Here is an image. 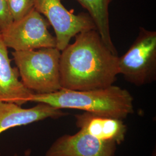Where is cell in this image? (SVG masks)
<instances>
[{
  "label": "cell",
  "instance_id": "obj_3",
  "mask_svg": "<svg viewBox=\"0 0 156 156\" xmlns=\"http://www.w3.org/2000/svg\"><path fill=\"white\" fill-rule=\"evenodd\" d=\"M12 55L22 82L34 94H48L62 89L61 51L57 48L14 51Z\"/></svg>",
  "mask_w": 156,
  "mask_h": 156
},
{
  "label": "cell",
  "instance_id": "obj_2",
  "mask_svg": "<svg viewBox=\"0 0 156 156\" xmlns=\"http://www.w3.org/2000/svg\"><path fill=\"white\" fill-rule=\"evenodd\" d=\"M133 101L128 91L113 84L85 91L62 89L48 94H33L30 98V102L45 103L60 109H78L121 120L134 113Z\"/></svg>",
  "mask_w": 156,
  "mask_h": 156
},
{
  "label": "cell",
  "instance_id": "obj_12",
  "mask_svg": "<svg viewBox=\"0 0 156 156\" xmlns=\"http://www.w3.org/2000/svg\"><path fill=\"white\" fill-rule=\"evenodd\" d=\"M13 21L27 15L35 8V0H6Z\"/></svg>",
  "mask_w": 156,
  "mask_h": 156
},
{
  "label": "cell",
  "instance_id": "obj_1",
  "mask_svg": "<svg viewBox=\"0 0 156 156\" xmlns=\"http://www.w3.org/2000/svg\"><path fill=\"white\" fill-rule=\"evenodd\" d=\"M75 37V42L61 51L62 89L85 91L113 85L119 74L118 55L108 48L96 29Z\"/></svg>",
  "mask_w": 156,
  "mask_h": 156
},
{
  "label": "cell",
  "instance_id": "obj_11",
  "mask_svg": "<svg viewBox=\"0 0 156 156\" xmlns=\"http://www.w3.org/2000/svg\"><path fill=\"white\" fill-rule=\"evenodd\" d=\"M84 8L94 23L97 31L108 48L117 55L112 42L109 25V6L113 0H76Z\"/></svg>",
  "mask_w": 156,
  "mask_h": 156
},
{
  "label": "cell",
  "instance_id": "obj_6",
  "mask_svg": "<svg viewBox=\"0 0 156 156\" xmlns=\"http://www.w3.org/2000/svg\"><path fill=\"white\" fill-rule=\"evenodd\" d=\"M35 9L52 26L56 34V48L60 51L78 34L97 30L88 13L75 15L67 10L62 0H35Z\"/></svg>",
  "mask_w": 156,
  "mask_h": 156
},
{
  "label": "cell",
  "instance_id": "obj_5",
  "mask_svg": "<svg viewBox=\"0 0 156 156\" xmlns=\"http://www.w3.org/2000/svg\"><path fill=\"white\" fill-rule=\"evenodd\" d=\"M50 23L35 8L22 19L13 21L0 33L4 44L15 51L56 48V37L50 33Z\"/></svg>",
  "mask_w": 156,
  "mask_h": 156
},
{
  "label": "cell",
  "instance_id": "obj_10",
  "mask_svg": "<svg viewBox=\"0 0 156 156\" xmlns=\"http://www.w3.org/2000/svg\"><path fill=\"white\" fill-rule=\"evenodd\" d=\"M17 68L12 67L8 48L0 35V101L22 106L30 102L34 93L19 80Z\"/></svg>",
  "mask_w": 156,
  "mask_h": 156
},
{
  "label": "cell",
  "instance_id": "obj_13",
  "mask_svg": "<svg viewBox=\"0 0 156 156\" xmlns=\"http://www.w3.org/2000/svg\"><path fill=\"white\" fill-rule=\"evenodd\" d=\"M13 22L6 0H0V33L5 30Z\"/></svg>",
  "mask_w": 156,
  "mask_h": 156
},
{
  "label": "cell",
  "instance_id": "obj_4",
  "mask_svg": "<svg viewBox=\"0 0 156 156\" xmlns=\"http://www.w3.org/2000/svg\"><path fill=\"white\" fill-rule=\"evenodd\" d=\"M119 71L126 80L136 86L156 79V32L140 27L133 44L119 57Z\"/></svg>",
  "mask_w": 156,
  "mask_h": 156
},
{
  "label": "cell",
  "instance_id": "obj_8",
  "mask_svg": "<svg viewBox=\"0 0 156 156\" xmlns=\"http://www.w3.org/2000/svg\"><path fill=\"white\" fill-rule=\"evenodd\" d=\"M67 115L62 109L45 103L39 102L32 108H23L16 104L0 101V134L16 127L26 126L49 118L57 119Z\"/></svg>",
  "mask_w": 156,
  "mask_h": 156
},
{
  "label": "cell",
  "instance_id": "obj_15",
  "mask_svg": "<svg viewBox=\"0 0 156 156\" xmlns=\"http://www.w3.org/2000/svg\"><path fill=\"white\" fill-rule=\"evenodd\" d=\"M13 156H17V155L16 154H14V155H13Z\"/></svg>",
  "mask_w": 156,
  "mask_h": 156
},
{
  "label": "cell",
  "instance_id": "obj_9",
  "mask_svg": "<svg viewBox=\"0 0 156 156\" xmlns=\"http://www.w3.org/2000/svg\"><path fill=\"white\" fill-rule=\"evenodd\" d=\"M75 125L80 130L98 140L120 145L124 142L127 131L123 120L84 112L75 116Z\"/></svg>",
  "mask_w": 156,
  "mask_h": 156
},
{
  "label": "cell",
  "instance_id": "obj_7",
  "mask_svg": "<svg viewBox=\"0 0 156 156\" xmlns=\"http://www.w3.org/2000/svg\"><path fill=\"white\" fill-rule=\"evenodd\" d=\"M116 146L80 129L76 134H66L57 138L45 156H114Z\"/></svg>",
  "mask_w": 156,
  "mask_h": 156
},
{
  "label": "cell",
  "instance_id": "obj_14",
  "mask_svg": "<svg viewBox=\"0 0 156 156\" xmlns=\"http://www.w3.org/2000/svg\"><path fill=\"white\" fill-rule=\"evenodd\" d=\"M151 156H156V148L154 149V150L153 151V153H152Z\"/></svg>",
  "mask_w": 156,
  "mask_h": 156
}]
</instances>
